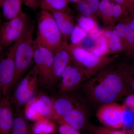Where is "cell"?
Segmentation results:
<instances>
[{
    "mask_svg": "<svg viewBox=\"0 0 134 134\" xmlns=\"http://www.w3.org/2000/svg\"><path fill=\"white\" fill-rule=\"evenodd\" d=\"M115 61L100 70L83 85L82 90L88 100L100 106L117 102L130 94L122 77L120 65Z\"/></svg>",
    "mask_w": 134,
    "mask_h": 134,
    "instance_id": "1",
    "label": "cell"
},
{
    "mask_svg": "<svg viewBox=\"0 0 134 134\" xmlns=\"http://www.w3.org/2000/svg\"><path fill=\"white\" fill-rule=\"evenodd\" d=\"M68 49L70 61L83 70L88 79L97 74L103 68L116 61L120 56V54H117L98 57L79 47L69 43Z\"/></svg>",
    "mask_w": 134,
    "mask_h": 134,
    "instance_id": "2",
    "label": "cell"
},
{
    "mask_svg": "<svg viewBox=\"0 0 134 134\" xmlns=\"http://www.w3.org/2000/svg\"><path fill=\"white\" fill-rule=\"evenodd\" d=\"M37 31L34 44L47 48L53 53L63 42L55 19L50 12L41 10L37 19Z\"/></svg>",
    "mask_w": 134,
    "mask_h": 134,
    "instance_id": "3",
    "label": "cell"
},
{
    "mask_svg": "<svg viewBox=\"0 0 134 134\" xmlns=\"http://www.w3.org/2000/svg\"><path fill=\"white\" fill-rule=\"evenodd\" d=\"M35 23L30 25L26 31L19 38L15 55V70L12 89L21 79L34 59V45L33 34Z\"/></svg>",
    "mask_w": 134,
    "mask_h": 134,
    "instance_id": "4",
    "label": "cell"
},
{
    "mask_svg": "<svg viewBox=\"0 0 134 134\" xmlns=\"http://www.w3.org/2000/svg\"><path fill=\"white\" fill-rule=\"evenodd\" d=\"M38 71L36 65L31 69L16 86L10 103L20 108L35 101L39 91Z\"/></svg>",
    "mask_w": 134,
    "mask_h": 134,
    "instance_id": "5",
    "label": "cell"
},
{
    "mask_svg": "<svg viewBox=\"0 0 134 134\" xmlns=\"http://www.w3.org/2000/svg\"><path fill=\"white\" fill-rule=\"evenodd\" d=\"M30 25L29 17L23 11L4 23L0 28V41L2 47L12 45L23 36Z\"/></svg>",
    "mask_w": 134,
    "mask_h": 134,
    "instance_id": "6",
    "label": "cell"
},
{
    "mask_svg": "<svg viewBox=\"0 0 134 134\" xmlns=\"http://www.w3.org/2000/svg\"><path fill=\"white\" fill-rule=\"evenodd\" d=\"M88 80L83 70L70 61L61 75L58 83V93L74 92Z\"/></svg>",
    "mask_w": 134,
    "mask_h": 134,
    "instance_id": "7",
    "label": "cell"
},
{
    "mask_svg": "<svg viewBox=\"0 0 134 134\" xmlns=\"http://www.w3.org/2000/svg\"><path fill=\"white\" fill-rule=\"evenodd\" d=\"M19 39L12 44L6 58L0 61V89L3 97L9 99L14 77L15 55Z\"/></svg>",
    "mask_w": 134,
    "mask_h": 134,
    "instance_id": "8",
    "label": "cell"
},
{
    "mask_svg": "<svg viewBox=\"0 0 134 134\" xmlns=\"http://www.w3.org/2000/svg\"><path fill=\"white\" fill-rule=\"evenodd\" d=\"M53 56V53L47 48L34 45L33 59L38 71L39 86L42 88H50L49 81Z\"/></svg>",
    "mask_w": 134,
    "mask_h": 134,
    "instance_id": "9",
    "label": "cell"
},
{
    "mask_svg": "<svg viewBox=\"0 0 134 134\" xmlns=\"http://www.w3.org/2000/svg\"><path fill=\"white\" fill-rule=\"evenodd\" d=\"M124 108L117 102L105 103L99 106L96 116L104 126L119 129L123 126Z\"/></svg>",
    "mask_w": 134,
    "mask_h": 134,
    "instance_id": "10",
    "label": "cell"
},
{
    "mask_svg": "<svg viewBox=\"0 0 134 134\" xmlns=\"http://www.w3.org/2000/svg\"><path fill=\"white\" fill-rule=\"evenodd\" d=\"M68 44V42L63 41L54 53L49 81L50 88L58 84L62 73L70 62Z\"/></svg>",
    "mask_w": 134,
    "mask_h": 134,
    "instance_id": "11",
    "label": "cell"
},
{
    "mask_svg": "<svg viewBox=\"0 0 134 134\" xmlns=\"http://www.w3.org/2000/svg\"><path fill=\"white\" fill-rule=\"evenodd\" d=\"M74 92L59 94L53 98L54 110L61 119L72 109L86 104L83 99Z\"/></svg>",
    "mask_w": 134,
    "mask_h": 134,
    "instance_id": "12",
    "label": "cell"
},
{
    "mask_svg": "<svg viewBox=\"0 0 134 134\" xmlns=\"http://www.w3.org/2000/svg\"><path fill=\"white\" fill-rule=\"evenodd\" d=\"M90 110L86 104L72 109L61 118L70 126L79 131L88 127ZM90 128L91 127H89Z\"/></svg>",
    "mask_w": 134,
    "mask_h": 134,
    "instance_id": "13",
    "label": "cell"
},
{
    "mask_svg": "<svg viewBox=\"0 0 134 134\" xmlns=\"http://www.w3.org/2000/svg\"><path fill=\"white\" fill-rule=\"evenodd\" d=\"M62 36L63 41L68 42L75 24L74 16L69 8L51 12Z\"/></svg>",
    "mask_w": 134,
    "mask_h": 134,
    "instance_id": "14",
    "label": "cell"
},
{
    "mask_svg": "<svg viewBox=\"0 0 134 134\" xmlns=\"http://www.w3.org/2000/svg\"><path fill=\"white\" fill-rule=\"evenodd\" d=\"M34 103L37 110L44 118L58 121L61 119L54 110L53 98L44 93L39 92Z\"/></svg>",
    "mask_w": 134,
    "mask_h": 134,
    "instance_id": "15",
    "label": "cell"
},
{
    "mask_svg": "<svg viewBox=\"0 0 134 134\" xmlns=\"http://www.w3.org/2000/svg\"><path fill=\"white\" fill-rule=\"evenodd\" d=\"M14 117L12 104L3 97L0 99V134H10Z\"/></svg>",
    "mask_w": 134,
    "mask_h": 134,
    "instance_id": "16",
    "label": "cell"
},
{
    "mask_svg": "<svg viewBox=\"0 0 134 134\" xmlns=\"http://www.w3.org/2000/svg\"><path fill=\"white\" fill-rule=\"evenodd\" d=\"M10 134H33L31 125L20 108H16L14 113Z\"/></svg>",
    "mask_w": 134,
    "mask_h": 134,
    "instance_id": "17",
    "label": "cell"
},
{
    "mask_svg": "<svg viewBox=\"0 0 134 134\" xmlns=\"http://www.w3.org/2000/svg\"><path fill=\"white\" fill-rule=\"evenodd\" d=\"M111 2L110 0H101L96 14L102 22L104 29H113L116 23L113 19Z\"/></svg>",
    "mask_w": 134,
    "mask_h": 134,
    "instance_id": "18",
    "label": "cell"
},
{
    "mask_svg": "<svg viewBox=\"0 0 134 134\" xmlns=\"http://www.w3.org/2000/svg\"><path fill=\"white\" fill-rule=\"evenodd\" d=\"M102 33L107 40L108 44L107 55L119 54L123 52L121 40L114 29H102Z\"/></svg>",
    "mask_w": 134,
    "mask_h": 134,
    "instance_id": "19",
    "label": "cell"
},
{
    "mask_svg": "<svg viewBox=\"0 0 134 134\" xmlns=\"http://www.w3.org/2000/svg\"><path fill=\"white\" fill-rule=\"evenodd\" d=\"M31 128L33 134H54L57 130L55 122L45 118L34 121Z\"/></svg>",
    "mask_w": 134,
    "mask_h": 134,
    "instance_id": "20",
    "label": "cell"
},
{
    "mask_svg": "<svg viewBox=\"0 0 134 134\" xmlns=\"http://www.w3.org/2000/svg\"><path fill=\"white\" fill-rule=\"evenodd\" d=\"M22 0H3L2 9L8 20L14 18L22 12Z\"/></svg>",
    "mask_w": 134,
    "mask_h": 134,
    "instance_id": "21",
    "label": "cell"
},
{
    "mask_svg": "<svg viewBox=\"0 0 134 134\" xmlns=\"http://www.w3.org/2000/svg\"><path fill=\"white\" fill-rule=\"evenodd\" d=\"M129 14L121 21L125 23L126 27V35L122 47L123 52L127 55L132 58L134 54V30L130 24Z\"/></svg>",
    "mask_w": 134,
    "mask_h": 134,
    "instance_id": "22",
    "label": "cell"
},
{
    "mask_svg": "<svg viewBox=\"0 0 134 134\" xmlns=\"http://www.w3.org/2000/svg\"><path fill=\"white\" fill-rule=\"evenodd\" d=\"M77 25L88 34H96L101 30L97 19L92 17L81 15L77 20Z\"/></svg>",
    "mask_w": 134,
    "mask_h": 134,
    "instance_id": "23",
    "label": "cell"
},
{
    "mask_svg": "<svg viewBox=\"0 0 134 134\" xmlns=\"http://www.w3.org/2000/svg\"><path fill=\"white\" fill-rule=\"evenodd\" d=\"M69 2L68 0H39V7L41 10L51 13L66 9Z\"/></svg>",
    "mask_w": 134,
    "mask_h": 134,
    "instance_id": "24",
    "label": "cell"
},
{
    "mask_svg": "<svg viewBox=\"0 0 134 134\" xmlns=\"http://www.w3.org/2000/svg\"><path fill=\"white\" fill-rule=\"evenodd\" d=\"M120 65L121 74L125 84L131 93L134 92V66L127 63Z\"/></svg>",
    "mask_w": 134,
    "mask_h": 134,
    "instance_id": "25",
    "label": "cell"
},
{
    "mask_svg": "<svg viewBox=\"0 0 134 134\" xmlns=\"http://www.w3.org/2000/svg\"><path fill=\"white\" fill-rule=\"evenodd\" d=\"M100 31L97 34H88L77 46L79 47L90 52H92L97 46L98 37Z\"/></svg>",
    "mask_w": 134,
    "mask_h": 134,
    "instance_id": "26",
    "label": "cell"
},
{
    "mask_svg": "<svg viewBox=\"0 0 134 134\" xmlns=\"http://www.w3.org/2000/svg\"><path fill=\"white\" fill-rule=\"evenodd\" d=\"M111 11L113 19L116 24L122 21L129 14L125 6L113 2H111Z\"/></svg>",
    "mask_w": 134,
    "mask_h": 134,
    "instance_id": "27",
    "label": "cell"
},
{
    "mask_svg": "<svg viewBox=\"0 0 134 134\" xmlns=\"http://www.w3.org/2000/svg\"><path fill=\"white\" fill-rule=\"evenodd\" d=\"M127 131L124 128L121 130L114 129L108 127L92 126L89 129L88 134H127Z\"/></svg>",
    "mask_w": 134,
    "mask_h": 134,
    "instance_id": "28",
    "label": "cell"
},
{
    "mask_svg": "<svg viewBox=\"0 0 134 134\" xmlns=\"http://www.w3.org/2000/svg\"><path fill=\"white\" fill-rule=\"evenodd\" d=\"M108 44L107 40L102 33V29L98 37V44L96 49L91 53L93 55L98 57L107 55Z\"/></svg>",
    "mask_w": 134,
    "mask_h": 134,
    "instance_id": "29",
    "label": "cell"
},
{
    "mask_svg": "<svg viewBox=\"0 0 134 134\" xmlns=\"http://www.w3.org/2000/svg\"><path fill=\"white\" fill-rule=\"evenodd\" d=\"M88 34L77 24L75 25L70 37V44L76 46L81 43Z\"/></svg>",
    "mask_w": 134,
    "mask_h": 134,
    "instance_id": "30",
    "label": "cell"
},
{
    "mask_svg": "<svg viewBox=\"0 0 134 134\" xmlns=\"http://www.w3.org/2000/svg\"><path fill=\"white\" fill-rule=\"evenodd\" d=\"M25 115L29 120L35 121L44 118L39 113L35 105L34 101L24 106Z\"/></svg>",
    "mask_w": 134,
    "mask_h": 134,
    "instance_id": "31",
    "label": "cell"
},
{
    "mask_svg": "<svg viewBox=\"0 0 134 134\" xmlns=\"http://www.w3.org/2000/svg\"><path fill=\"white\" fill-rule=\"evenodd\" d=\"M124 107L123 125L122 128H125L127 132L129 130L134 128V110L125 106Z\"/></svg>",
    "mask_w": 134,
    "mask_h": 134,
    "instance_id": "32",
    "label": "cell"
},
{
    "mask_svg": "<svg viewBox=\"0 0 134 134\" xmlns=\"http://www.w3.org/2000/svg\"><path fill=\"white\" fill-rule=\"evenodd\" d=\"M58 122L59 124L58 128L59 134H81L80 131L70 126L62 119Z\"/></svg>",
    "mask_w": 134,
    "mask_h": 134,
    "instance_id": "33",
    "label": "cell"
},
{
    "mask_svg": "<svg viewBox=\"0 0 134 134\" xmlns=\"http://www.w3.org/2000/svg\"><path fill=\"white\" fill-rule=\"evenodd\" d=\"M114 29L115 30L117 35L120 38L122 45V44L125 41L126 35V27L125 23L123 21L117 23L114 26Z\"/></svg>",
    "mask_w": 134,
    "mask_h": 134,
    "instance_id": "34",
    "label": "cell"
},
{
    "mask_svg": "<svg viewBox=\"0 0 134 134\" xmlns=\"http://www.w3.org/2000/svg\"><path fill=\"white\" fill-rule=\"evenodd\" d=\"M84 1L92 14L96 16L97 12L98 11L100 0H84Z\"/></svg>",
    "mask_w": 134,
    "mask_h": 134,
    "instance_id": "35",
    "label": "cell"
},
{
    "mask_svg": "<svg viewBox=\"0 0 134 134\" xmlns=\"http://www.w3.org/2000/svg\"><path fill=\"white\" fill-rule=\"evenodd\" d=\"M122 105L125 107L134 110V94L130 93L124 98Z\"/></svg>",
    "mask_w": 134,
    "mask_h": 134,
    "instance_id": "36",
    "label": "cell"
},
{
    "mask_svg": "<svg viewBox=\"0 0 134 134\" xmlns=\"http://www.w3.org/2000/svg\"><path fill=\"white\" fill-rule=\"evenodd\" d=\"M22 1L25 5L33 10H36L39 7V0H22Z\"/></svg>",
    "mask_w": 134,
    "mask_h": 134,
    "instance_id": "37",
    "label": "cell"
},
{
    "mask_svg": "<svg viewBox=\"0 0 134 134\" xmlns=\"http://www.w3.org/2000/svg\"><path fill=\"white\" fill-rule=\"evenodd\" d=\"M125 5L129 14L134 13V0H124Z\"/></svg>",
    "mask_w": 134,
    "mask_h": 134,
    "instance_id": "38",
    "label": "cell"
},
{
    "mask_svg": "<svg viewBox=\"0 0 134 134\" xmlns=\"http://www.w3.org/2000/svg\"><path fill=\"white\" fill-rule=\"evenodd\" d=\"M113 1L115 2H116V3H119V4H120V5H123V6L125 7L124 0H113Z\"/></svg>",
    "mask_w": 134,
    "mask_h": 134,
    "instance_id": "39",
    "label": "cell"
},
{
    "mask_svg": "<svg viewBox=\"0 0 134 134\" xmlns=\"http://www.w3.org/2000/svg\"><path fill=\"white\" fill-rule=\"evenodd\" d=\"M127 134H134V128L128 131Z\"/></svg>",
    "mask_w": 134,
    "mask_h": 134,
    "instance_id": "40",
    "label": "cell"
},
{
    "mask_svg": "<svg viewBox=\"0 0 134 134\" xmlns=\"http://www.w3.org/2000/svg\"><path fill=\"white\" fill-rule=\"evenodd\" d=\"M68 1H69V2H73L76 3L79 2L80 0H68Z\"/></svg>",
    "mask_w": 134,
    "mask_h": 134,
    "instance_id": "41",
    "label": "cell"
},
{
    "mask_svg": "<svg viewBox=\"0 0 134 134\" xmlns=\"http://www.w3.org/2000/svg\"><path fill=\"white\" fill-rule=\"evenodd\" d=\"M3 0H0V10L1 9L2 6Z\"/></svg>",
    "mask_w": 134,
    "mask_h": 134,
    "instance_id": "42",
    "label": "cell"
},
{
    "mask_svg": "<svg viewBox=\"0 0 134 134\" xmlns=\"http://www.w3.org/2000/svg\"></svg>",
    "mask_w": 134,
    "mask_h": 134,
    "instance_id": "43",
    "label": "cell"
}]
</instances>
